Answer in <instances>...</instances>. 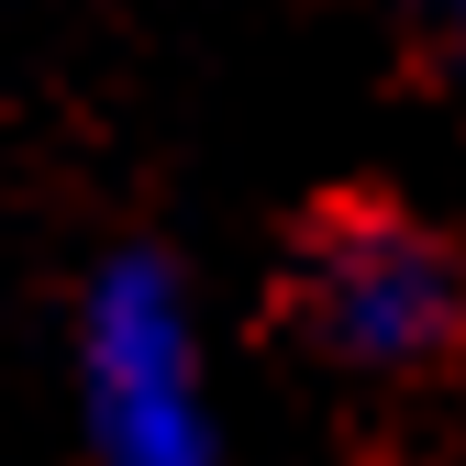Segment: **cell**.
Here are the masks:
<instances>
[{
  "label": "cell",
  "mask_w": 466,
  "mask_h": 466,
  "mask_svg": "<svg viewBox=\"0 0 466 466\" xmlns=\"http://www.w3.org/2000/svg\"><path fill=\"white\" fill-rule=\"evenodd\" d=\"M78 389H89V455L100 466H222L211 400H200V333L156 256L100 267L78 322Z\"/></svg>",
  "instance_id": "obj_2"
},
{
  "label": "cell",
  "mask_w": 466,
  "mask_h": 466,
  "mask_svg": "<svg viewBox=\"0 0 466 466\" xmlns=\"http://www.w3.org/2000/svg\"><path fill=\"white\" fill-rule=\"evenodd\" d=\"M444 45H455V67H466V0H444Z\"/></svg>",
  "instance_id": "obj_3"
},
{
  "label": "cell",
  "mask_w": 466,
  "mask_h": 466,
  "mask_svg": "<svg viewBox=\"0 0 466 466\" xmlns=\"http://www.w3.org/2000/svg\"><path fill=\"white\" fill-rule=\"evenodd\" d=\"M300 311L333 367L422 378L466 344V256L389 200H344V211H322L311 256H300Z\"/></svg>",
  "instance_id": "obj_1"
}]
</instances>
